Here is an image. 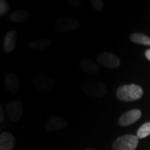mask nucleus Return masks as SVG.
Returning a JSON list of instances; mask_svg holds the SVG:
<instances>
[{
	"mask_svg": "<svg viewBox=\"0 0 150 150\" xmlns=\"http://www.w3.org/2000/svg\"><path fill=\"white\" fill-rule=\"evenodd\" d=\"M17 32L16 30H11L7 32L4 40V50L6 53H10L16 49Z\"/></svg>",
	"mask_w": 150,
	"mask_h": 150,
	"instance_id": "nucleus-11",
	"label": "nucleus"
},
{
	"mask_svg": "<svg viewBox=\"0 0 150 150\" xmlns=\"http://www.w3.org/2000/svg\"><path fill=\"white\" fill-rule=\"evenodd\" d=\"M99 64L108 69L117 68L120 65V60L115 54L110 52H103L97 56Z\"/></svg>",
	"mask_w": 150,
	"mask_h": 150,
	"instance_id": "nucleus-6",
	"label": "nucleus"
},
{
	"mask_svg": "<svg viewBox=\"0 0 150 150\" xmlns=\"http://www.w3.org/2000/svg\"><path fill=\"white\" fill-rule=\"evenodd\" d=\"M31 18V14L29 11L24 9H18L12 12L9 16V18L12 22L15 23H22L26 21H28Z\"/></svg>",
	"mask_w": 150,
	"mask_h": 150,
	"instance_id": "nucleus-14",
	"label": "nucleus"
},
{
	"mask_svg": "<svg viewBox=\"0 0 150 150\" xmlns=\"http://www.w3.org/2000/svg\"><path fill=\"white\" fill-rule=\"evenodd\" d=\"M52 41L49 39H38L31 41L29 44V47L35 51H44L51 46Z\"/></svg>",
	"mask_w": 150,
	"mask_h": 150,
	"instance_id": "nucleus-15",
	"label": "nucleus"
},
{
	"mask_svg": "<svg viewBox=\"0 0 150 150\" xmlns=\"http://www.w3.org/2000/svg\"><path fill=\"white\" fill-rule=\"evenodd\" d=\"M142 112L139 109H133L123 113L119 120L118 124L121 127H127L132 125L141 117Z\"/></svg>",
	"mask_w": 150,
	"mask_h": 150,
	"instance_id": "nucleus-8",
	"label": "nucleus"
},
{
	"mask_svg": "<svg viewBox=\"0 0 150 150\" xmlns=\"http://www.w3.org/2000/svg\"><path fill=\"white\" fill-rule=\"evenodd\" d=\"M33 88L41 93H49L54 89L55 86L54 81L49 76L38 74L32 79Z\"/></svg>",
	"mask_w": 150,
	"mask_h": 150,
	"instance_id": "nucleus-5",
	"label": "nucleus"
},
{
	"mask_svg": "<svg viewBox=\"0 0 150 150\" xmlns=\"http://www.w3.org/2000/svg\"><path fill=\"white\" fill-rule=\"evenodd\" d=\"M67 124L66 121L63 118L60 116H52L49 118L48 120L46 122V129L47 131L52 132V131H59L61 129H65L67 127Z\"/></svg>",
	"mask_w": 150,
	"mask_h": 150,
	"instance_id": "nucleus-10",
	"label": "nucleus"
},
{
	"mask_svg": "<svg viewBox=\"0 0 150 150\" xmlns=\"http://www.w3.org/2000/svg\"><path fill=\"white\" fill-rule=\"evenodd\" d=\"M4 110L1 106H0V122L2 123L4 122Z\"/></svg>",
	"mask_w": 150,
	"mask_h": 150,
	"instance_id": "nucleus-21",
	"label": "nucleus"
},
{
	"mask_svg": "<svg viewBox=\"0 0 150 150\" xmlns=\"http://www.w3.org/2000/svg\"><path fill=\"white\" fill-rule=\"evenodd\" d=\"M138 145V138L134 135H125L113 142L112 150H135Z\"/></svg>",
	"mask_w": 150,
	"mask_h": 150,
	"instance_id": "nucleus-4",
	"label": "nucleus"
},
{
	"mask_svg": "<svg viewBox=\"0 0 150 150\" xmlns=\"http://www.w3.org/2000/svg\"><path fill=\"white\" fill-rule=\"evenodd\" d=\"M67 4L72 8H78L81 5V1L79 0H67Z\"/></svg>",
	"mask_w": 150,
	"mask_h": 150,
	"instance_id": "nucleus-20",
	"label": "nucleus"
},
{
	"mask_svg": "<svg viewBox=\"0 0 150 150\" xmlns=\"http://www.w3.org/2000/svg\"><path fill=\"white\" fill-rule=\"evenodd\" d=\"M83 150H97V149H95V148H94V147H89V148H86V149H83Z\"/></svg>",
	"mask_w": 150,
	"mask_h": 150,
	"instance_id": "nucleus-23",
	"label": "nucleus"
},
{
	"mask_svg": "<svg viewBox=\"0 0 150 150\" xmlns=\"http://www.w3.org/2000/svg\"><path fill=\"white\" fill-rule=\"evenodd\" d=\"M9 10V5L5 0L0 1V16H4L8 13Z\"/></svg>",
	"mask_w": 150,
	"mask_h": 150,
	"instance_id": "nucleus-19",
	"label": "nucleus"
},
{
	"mask_svg": "<svg viewBox=\"0 0 150 150\" xmlns=\"http://www.w3.org/2000/svg\"><path fill=\"white\" fill-rule=\"evenodd\" d=\"M81 22L78 19L70 16H64L56 20L54 23V29L56 32L67 33L80 29Z\"/></svg>",
	"mask_w": 150,
	"mask_h": 150,
	"instance_id": "nucleus-2",
	"label": "nucleus"
},
{
	"mask_svg": "<svg viewBox=\"0 0 150 150\" xmlns=\"http://www.w3.org/2000/svg\"><path fill=\"white\" fill-rule=\"evenodd\" d=\"M79 66L84 72L89 74H96L99 72V67L90 59H83L79 62Z\"/></svg>",
	"mask_w": 150,
	"mask_h": 150,
	"instance_id": "nucleus-13",
	"label": "nucleus"
},
{
	"mask_svg": "<svg viewBox=\"0 0 150 150\" xmlns=\"http://www.w3.org/2000/svg\"><path fill=\"white\" fill-rule=\"evenodd\" d=\"M91 4L95 11H102L104 6V1L102 0H91Z\"/></svg>",
	"mask_w": 150,
	"mask_h": 150,
	"instance_id": "nucleus-18",
	"label": "nucleus"
},
{
	"mask_svg": "<svg viewBox=\"0 0 150 150\" xmlns=\"http://www.w3.org/2000/svg\"><path fill=\"white\" fill-rule=\"evenodd\" d=\"M143 95V90L140 86L135 84L120 86L116 91V96L122 102H132L140 99Z\"/></svg>",
	"mask_w": 150,
	"mask_h": 150,
	"instance_id": "nucleus-1",
	"label": "nucleus"
},
{
	"mask_svg": "<svg viewBox=\"0 0 150 150\" xmlns=\"http://www.w3.org/2000/svg\"><path fill=\"white\" fill-rule=\"evenodd\" d=\"M81 91L85 95L96 98H102L106 96L107 93L106 85L98 81H89L86 82L82 86Z\"/></svg>",
	"mask_w": 150,
	"mask_h": 150,
	"instance_id": "nucleus-3",
	"label": "nucleus"
},
{
	"mask_svg": "<svg viewBox=\"0 0 150 150\" xmlns=\"http://www.w3.org/2000/svg\"><path fill=\"white\" fill-rule=\"evenodd\" d=\"M150 135V122L142 125L137 131V137L139 138H145Z\"/></svg>",
	"mask_w": 150,
	"mask_h": 150,
	"instance_id": "nucleus-17",
	"label": "nucleus"
},
{
	"mask_svg": "<svg viewBox=\"0 0 150 150\" xmlns=\"http://www.w3.org/2000/svg\"><path fill=\"white\" fill-rule=\"evenodd\" d=\"M6 111L11 121H18L23 115L22 102L19 100H13L7 103Z\"/></svg>",
	"mask_w": 150,
	"mask_h": 150,
	"instance_id": "nucleus-7",
	"label": "nucleus"
},
{
	"mask_svg": "<svg viewBox=\"0 0 150 150\" xmlns=\"http://www.w3.org/2000/svg\"><path fill=\"white\" fill-rule=\"evenodd\" d=\"M131 42L143 45H150V38L147 35L140 33H133L130 36Z\"/></svg>",
	"mask_w": 150,
	"mask_h": 150,
	"instance_id": "nucleus-16",
	"label": "nucleus"
},
{
	"mask_svg": "<svg viewBox=\"0 0 150 150\" xmlns=\"http://www.w3.org/2000/svg\"><path fill=\"white\" fill-rule=\"evenodd\" d=\"M145 56L149 61H150V49L149 50H147V51L145 52Z\"/></svg>",
	"mask_w": 150,
	"mask_h": 150,
	"instance_id": "nucleus-22",
	"label": "nucleus"
},
{
	"mask_svg": "<svg viewBox=\"0 0 150 150\" xmlns=\"http://www.w3.org/2000/svg\"><path fill=\"white\" fill-rule=\"evenodd\" d=\"M14 145V136L8 132L1 133L0 135V150H12Z\"/></svg>",
	"mask_w": 150,
	"mask_h": 150,
	"instance_id": "nucleus-12",
	"label": "nucleus"
},
{
	"mask_svg": "<svg viewBox=\"0 0 150 150\" xmlns=\"http://www.w3.org/2000/svg\"><path fill=\"white\" fill-rule=\"evenodd\" d=\"M6 88L9 93L18 94L20 88V81L15 73H9L6 76L4 80Z\"/></svg>",
	"mask_w": 150,
	"mask_h": 150,
	"instance_id": "nucleus-9",
	"label": "nucleus"
}]
</instances>
